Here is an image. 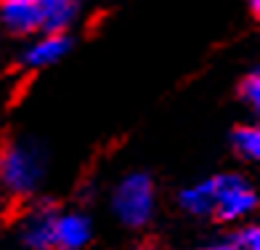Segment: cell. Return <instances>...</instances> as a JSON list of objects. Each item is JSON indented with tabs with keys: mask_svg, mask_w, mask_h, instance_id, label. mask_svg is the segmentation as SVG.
I'll return each mask as SVG.
<instances>
[{
	"mask_svg": "<svg viewBox=\"0 0 260 250\" xmlns=\"http://www.w3.org/2000/svg\"><path fill=\"white\" fill-rule=\"evenodd\" d=\"M0 24L14 35H32L43 30L38 3H8L0 0Z\"/></svg>",
	"mask_w": 260,
	"mask_h": 250,
	"instance_id": "52a82bcc",
	"label": "cell"
},
{
	"mask_svg": "<svg viewBox=\"0 0 260 250\" xmlns=\"http://www.w3.org/2000/svg\"><path fill=\"white\" fill-rule=\"evenodd\" d=\"M236 250H260V226H242L234 232Z\"/></svg>",
	"mask_w": 260,
	"mask_h": 250,
	"instance_id": "7c38bea8",
	"label": "cell"
},
{
	"mask_svg": "<svg viewBox=\"0 0 260 250\" xmlns=\"http://www.w3.org/2000/svg\"><path fill=\"white\" fill-rule=\"evenodd\" d=\"M43 32H67L77 19L80 0H38Z\"/></svg>",
	"mask_w": 260,
	"mask_h": 250,
	"instance_id": "9c48e42d",
	"label": "cell"
},
{
	"mask_svg": "<svg viewBox=\"0 0 260 250\" xmlns=\"http://www.w3.org/2000/svg\"><path fill=\"white\" fill-rule=\"evenodd\" d=\"M239 99L250 106V109H255V112L260 109V75H257V69L239 82Z\"/></svg>",
	"mask_w": 260,
	"mask_h": 250,
	"instance_id": "8fae6325",
	"label": "cell"
},
{
	"mask_svg": "<svg viewBox=\"0 0 260 250\" xmlns=\"http://www.w3.org/2000/svg\"><path fill=\"white\" fill-rule=\"evenodd\" d=\"M72 48V40H69L67 32H45L38 43H32L29 48L21 53V64L29 67V69H43V67H51L56 62L69 53Z\"/></svg>",
	"mask_w": 260,
	"mask_h": 250,
	"instance_id": "8992f818",
	"label": "cell"
},
{
	"mask_svg": "<svg viewBox=\"0 0 260 250\" xmlns=\"http://www.w3.org/2000/svg\"><path fill=\"white\" fill-rule=\"evenodd\" d=\"M157 210V189L149 173L133 171L120 178L112 192V213L127 229H141L154 218Z\"/></svg>",
	"mask_w": 260,
	"mask_h": 250,
	"instance_id": "7a4b0ae2",
	"label": "cell"
},
{
	"mask_svg": "<svg viewBox=\"0 0 260 250\" xmlns=\"http://www.w3.org/2000/svg\"><path fill=\"white\" fill-rule=\"evenodd\" d=\"M199 250H236V240H234V234H229V237H220V240H215V242L202 245Z\"/></svg>",
	"mask_w": 260,
	"mask_h": 250,
	"instance_id": "4fadbf2b",
	"label": "cell"
},
{
	"mask_svg": "<svg viewBox=\"0 0 260 250\" xmlns=\"http://www.w3.org/2000/svg\"><path fill=\"white\" fill-rule=\"evenodd\" d=\"M178 205H181L186 213L199 216V218L212 216V210H215V184H212V176L205 178V181H197V184H191V186L181 189Z\"/></svg>",
	"mask_w": 260,
	"mask_h": 250,
	"instance_id": "ba28073f",
	"label": "cell"
},
{
	"mask_svg": "<svg viewBox=\"0 0 260 250\" xmlns=\"http://www.w3.org/2000/svg\"><path fill=\"white\" fill-rule=\"evenodd\" d=\"M215 184V210L212 216L220 221H244L257 210V192L252 184L239 173H218L212 176Z\"/></svg>",
	"mask_w": 260,
	"mask_h": 250,
	"instance_id": "3957f363",
	"label": "cell"
},
{
	"mask_svg": "<svg viewBox=\"0 0 260 250\" xmlns=\"http://www.w3.org/2000/svg\"><path fill=\"white\" fill-rule=\"evenodd\" d=\"M231 147L236 149V154L250 162L260 160V128L257 125H239L231 133Z\"/></svg>",
	"mask_w": 260,
	"mask_h": 250,
	"instance_id": "30bf717a",
	"label": "cell"
},
{
	"mask_svg": "<svg viewBox=\"0 0 260 250\" xmlns=\"http://www.w3.org/2000/svg\"><path fill=\"white\" fill-rule=\"evenodd\" d=\"M93 237V224L85 213L67 210L56 213L53 221V247L56 250H82Z\"/></svg>",
	"mask_w": 260,
	"mask_h": 250,
	"instance_id": "277c9868",
	"label": "cell"
},
{
	"mask_svg": "<svg viewBox=\"0 0 260 250\" xmlns=\"http://www.w3.org/2000/svg\"><path fill=\"white\" fill-rule=\"evenodd\" d=\"M53 205H38L32 208L24 221H21V245L27 250H53V221H56Z\"/></svg>",
	"mask_w": 260,
	"mask_h": 250,
	"instance_id": "5b68a950",
	"label": "cell"
},
{
	"mask_svg": "<svg viewBox=\"0 0 260 250\" xmlns=\"http://www.w3.org/2000/svg\"><path fill=\"white\" fill-rule=\"evenodd\" d=\"M8 3H38V0H8Z\"/></svg>",
	"mask_w": 260,
	"mask_h": 250,
	"instance_id": "9a60e30c",
	"label": "cell"
},
{
	"mask_svg": "<svg viewBox=\"0 0 260 250\" xmlns=\"http://www.w3.org/2000/svg\"><path fill=\"white\" fill-rule=\"evenodd\" d=\"M45 176V154L29 138H14L0 149V189L14 197L38 192Z\"/></svg>",
	"mask_w": 260,
	"mask_h": 250,
	"instance_id": "6da1fadb",
	"label": "cell"
},
{
	"mask_svg": "<svg viewBox=\"0 0 260 250\" xmlns=\"http://www.w3.org/2000/svg\"><path fill=\"white\" fill-rule=\"evenodd\" d=\"M53 250H56V247H53Z\"/></svg>",
	"mask_w": 260,
	"mask_h": 250,
	"instance_id": "2e32d148",
	"label": "cell"
},
{
	"mask_svg": "<svg viewBox=\"0 0 260 250\" xmlns=\"http://www.w3.org/2000/svg\"><path fill=\"white\" fill-rule=\"evenodd\" d=\"M247 3H250V11L257 16V14H260V0H247Z\"/></svg>",
	"mask_w": 260,
	"mask_h": 250,
	"instance_id": "5bb4252c",
	"label": "cell"
}]
</instances>
